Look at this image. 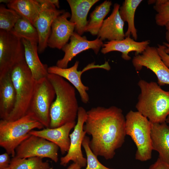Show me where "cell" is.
I'll return each mask as SVG.
<instances>
[{
	"instance_id": "24",
	"label": "cell",
	"mask_w": 169,
	"mask_h": 169,
	"mask_svg": "<svg viewBox=\"0 0 169 169\" xmlns=\"http://www.w3.org/2000/svg\"><path fill=\"white\" fill-rule=\"evenodd\" d=\"M142 0H125L120 6L119 12L120 17L128 24V28L125 33V37L132 35L135 40L138 38L137 30L135 25L136 10Z\"/></svg>"
},
{
	"instance_id": "10",
	"label": "cell",
	"mask_w": 169,
	"mask_h": 169,
	"mask_svg": "<svg viewBox=\"0 0 169 169\" xmlns=\"http://www.w3.org/2000/svg\"><path fill=\"white\" fill-rule=\"evenodd\" d=\"M87 111L82 107H79L77 122L72 133L69 134L70 145L67 154L60 159V164L65 166L71 161L79 164L81 167L87 165L86 158L84 157L81 150L83 139L86 132L84 126L87 118Z\"/></svg>"
},
{
	"instance_id": "2",
	"label": "cell",
	"mask_w": 169,
	"mask_h": 169,
	"mask_svg": "<svg viewBox=\"0 0 169 169\" xmlns=\"http://www.w3.org/2000/svg\"><path fill=\"white\" fill-rule=\"evenodd\" d=\"M47 77L52 84L56 95L50 109L49 128H56L69 123L76 122L79 107L76 89L58 75L49 74Z\"/></svg>"
},
{
	"instance_id": "26",
	"label": "cell",
	"mask_w": 169,
	"mask_h": 169,
	"mask_svg": "<svg viewBox=\"0 0 169 169\" xmlns=\"http://www.w3.org/2000/svg\"><path fill=\"white\" fill-rule=\"evenodd\" d=\"M10 32L21 38L25 39L32 44L38 45V36L37 30L24 18L21 17Z\"/></svg>"
},
{
	"instance_id": "6",
	"label": "cell",
	"mask_w": 169,
	"mask_h": 169,
	"mask_svg": "<svg viewBox=\"0 0 169 169\" xmlns=\"http://www.w3.org/2000/svg\"><path fill=\"white\" fill-rule=\"evenodd\" d=\"M125 119L126 134L131 137L137 148L136 159L141 161L150 160L153 151L151 136V123L138 111L130 110Z\"/></svg>"
},
{
	"instance_id": "25",
	"label": "cell",
	"mask_w": 169,
	"mask_h": 169,
	"mask_svg": "<svg viewBox=\"0 0 169 169\" xmlns=\"http://www.w3.org/2000/svg\"><path fill=\"white\" fill-rule=\"evenodd\" d=\"M112 5L111 1L105 0L95 7L90 14L85 32H89L93 35H97L105 18L110 11Z\"/></svg>"
},
{
	"instance_id": "35",
	"label": "cell",
	"mask_w": 169,
	"mask_h": 169,
	"mask_svg": "<svg viewBox=\"0 0 169 169\" xmlns=\"http://www.w3.org/2000/svg\"><path fill=\"white\" fill-rule=\"evenodd\" d=\"M163 45L165 46V51L166 52L169 54V44L168 43L164 42L163 43Z\"/></svg>"
},
{
	"instance_id": "11",
	"label": "cell",
	"mask_w": 169,
	"mask_h": 169,
	"mask_svg": "<svg viewBox=\"0 0 169 169\" xmlns=\"http://www.w3.org/2000/svg\"><path fill=\"white\" fill-rule=\"evenodd\" d=\"M132 63L136 70L145 67L152 71L156 75L160 86L169 85V68L162 61L156 47L149 45L141 54L133 57Z\"/></svg>"
},
{
	"instance_id": "17",
	"label": "cell",
	"mask_w": 169,
	"mask_h": 169,
	"mask_svg": "<svg viewBox=\"0 0 169 169\" xmlns=\"http://www.w3.org/2000/svg\"><path fill=\"white\" fill-rule=\"evenodd\" d=\"M120 7L119 4H114L111 14L104 21L97 35V38L102 41L119 40L125 38L124 31L125 22L120 14Z\"/></svg>"
},
{
	"instance_id": "7",
	"label": "cell",
	"mask_w": 169,
	"mask_h": 169,
	"mask_svg": "<svg viewBox=\"0 0 169 169\" xmlns=\"http://www.w3.org/2000/svg\"><path fill=\"white\" fill-rule=\"evenodd\" d=\"M55 96L54 89L47 77L35 81L34 91L27 114L44 127L49 128L50 109Z\"/></svg>"
},
{
	"instance_id": "40",
	"label": "cell",
	"mask_w": 169,
	"mask_h": 169,
	"mask_svg": "<svg viewBox=\"0 0 169 169\" xmlns=\"http://www.w3.org/2000/svg\"><path fill=\"white\" fill-rule=\"evenodd\" d=\"M10 169V167H8V168H5V169Z\"/></svg>"
},
{
	"instance_id": "31",
	"label": "cell",
	"mask_w": 169,
	"mask_h": 169,
	"mask_svg": "<svg viewBox=\"0 0 169 169\" xmlns=\"http://www.w3.org/2000/svg\"><path fill=\"white\" fill-rule=\"evenodd\" d=\"M158 52L162 61L169 68V54L165 51V46L163 45L158 44L156 47Z\"/></svg>"
},
{
	"instance_id": "3",
	"label": "cell",
	"mask_w": 169,
	"mask_h": 169,
	"mask_svg": "<svg viewBox=\"0 0 169 169\" xmlns=\"http://www.w3.org/2000/svg\"><path fill=\"white\" fill-rule=\"evenodd\" d=\"M138 85L141 92L136 106L137 111L152 123L165 122L169 115V91L153 81L141 79Z\"/></svg>"
},
{
	"instance_id": "27",
	"label": "cell",
	"mask_w": 169,
	"mask_h": 169,
	"mask_svg": "<svg viewBox=\"0 0 169 169\" xmlns=\"http://www.w3.org/2000/svg\"><path fill=\"white\" fill-rule=\"evenodd\" d=\"M9 167L11 169H49V163L43 158L31 157L21 158L15 156L11 159Z\"/></svg>"
},
{
	"instance_id": "18",
	"label": "cell",
	"mask_w": 169,
	"mask_h": 169,
	"mask_svg": "<svg viewBox=\"0 0 169 169\" xmlns=\"http://www.w3.org/2000/svg\"><path fill=\"white\" fill-rule=\"evenodd\" d=\"M150 43L149 40L137 42L128 36L122 40L106 42L104 44L101 52L104 54L114 51L120 52L122 53L121 56L123 59L129 60L131 59L128 55L130 52H135L136 55L141 54Z\"/></svg>"
},
{
	"instance_id": "28",
	"label": "cell",
	"mask_w": 169,
	"mask_h": 169,
	"mask_svg": "<svg viewBox=\"0 0 169 169\" xmlns=\"http://www.w3.org/2000/svg\"><path fill=\"white\" fill-rule=\"evenodd\" d=\"M21 17L14 10L7 8L3 4H1L0 30L11 31Z\"/></svg>"
},
{
	"instance_id": "20",
	"label": "cell",
	"mask_w": 169,
	"mask_h": 169,
	"mask_svg": "<svg viewBox=\"0 0 169 169\" xmlns=\"http://www.w3.org/2000/svg\"><path fill=\"white\" fill-rule=\"evenodd\" d=\"M16 93L10 72L0 75V118L6 120L13 110Z\"/></svg>"
},
{
	"instance_id": "13",
	"label": "cell",
	"mask_w": 169,
	"mask_h": 169,
	"mask_svg": "<svg viewBox=\"0 0 169 169\" xmlns=\"http://www.w3.org/2000/svg\"><path fill=\"white\" fill-rule=\"evenodd\" d=\"M38 1L41 4V10L34 26L37 30L38 36V52L41 54L48 46L47 41L53 22L57 17L65 11L57 9L52 3L51 0Z\"/></svg>"
},
{
	"instance_id": "22",
	"label": "cell",
	"mask_w": 169,
	"mask_h": 169,
	"mask_svg": "<svg viewBox=\"0 0 169 169\" xmlns=\"http://www.w3.org/2000/svg\"><path fill=\"white\" fill-rule=\"evenodd\" d=\"M24 51L25 59L33 78L37 81L47 77L49 73L47 64L40 61L38 54V44H32L29 41L22 38Z\"/></svg>"
},
{
	"instance_id": "21",
	"label": "cell",
	"mask_w": 169,
	"mask_h": 169,
	"mask_svg": "<svg viewBox=\"0 0 169 169\" xmlns=\"http://www.w3.org/2000/svg\"><path fill=\"white\" fill-rule=\"evenodd\" d=\"M71 11L69 21L75 24V32L82 35L85 32L87 15L91 8L99 0H67Z\"/></svg>"
},
{
	"instance_id": "23",
	"label": "cell",
	"mask_w": 169,
	"mask_h": 169,
	"mask_svg": "<svg viewBox=\"0 0 169 169\" xmlns=\"http://www.w3.org/2000/svg\"><path fill=\"white\" fill-rule=\"evenodd\" d=\"M7 6L34 26L41 10V4L38 0H11Z\"/></svg>"
},
{
	"instance_id": "32",
	"label": "cell",
	"mask_w": 169,
	"mask_h": 169,
	"mask_svg": "<svg viewBox=\"0 0 169 169\" xmlns=\"http://www.w3.org/2000/svg\"><path fill=\"white\" fill-rule=\"evenodd\" d=\"M9 155L6 152L0 155V169H4L9 167L11 161Z\"/></svg>"
},
{
	"instance_id": "4",
	"label": "cell",
	"mask_w": 169,
	"mask_h": 169,
	"mask_svg": "<svg viewBox=\"0 0 169 169\" xmlns=\"http://www.w3.org/2000/svg\"><path fill=\"white\" fill-rule=\"evenodd\" d=\"M10 74L16 93L14 108L6 120L13 121L27 114L33 94L35 81L25 58L12 69Z\"/></svg>"
},
{
	"instance_id": "34",
	"label": "cell",
	"mask_w": 169,
	"mask_h": 169,
	"mask_svg": "<svg viewBox=\"0 0 169 169\" xmlns=\"http://www.w3.org/2000/svg\"><path fill=\"white\" fill-rule=\"evenodd\" d=\"M82 167L78 164L73 162L67 168V169H81ZM49 169H53L50 167Z\"/></svg>"
},
{
	"instance_id": "5",
	"label": "cell",
	"mask_w": 169,
	"mask_h": 169,
	"mask_svg": "<svg viewBox=\"0 0 169 169\" xmlns=\"http://www.w3.org/2000/svg\"><path fill=\"white\" fill-rule=\"evenodd\" d=\"M44 126L27 114L14 120H0V146L12 157L15 155L18 146L30 136L35 129L41 130Z\"/></svg>"
},
{
	"instance_id": "38",
	"label": "cell",
	"mask_w": 169,
	"mask_h": 169,
	"mask_svg": "<svg viewBox=\"0 0 169 169\" xmlns=\"http://www.w3.org/2000/svg\"><path fill=\"white\" fill-rule=\"evenodd\" d=\"M165 27L166 30L169 29V21L166 24Z\"/></svg>"
},
{
	"instance_id": "19",
	"label": "cell",
	"mask_w": 169,
	"mask_h": 169,
	"mask_svg": "<svg viewBox=\"0 0 169 169\" xmlns=\"http://www.w3.org/2000/svg\"><path fill=\"white\" fill-rule=\"evenodd\" d=\"M151 136L153 150L158 152V157L169 164V126L166 121L151 123Z\"/></svg>"
},
{
	"instance_id": "39",
	"label": "cell",
	"mask_w": 169,
	"mask_h": 169,
	"mask_svg": "<svg viewBox=\"0 0 169 169\" xmlns=\"http://www.w3.org/2000/svg\"><path fill=\"white\" fill-rule=\"evenodd\" d=\"M165 121L167 124H169V115L167 117Z\"/></svg>"
},
{
	"instance_id": "15",
	"label": "cell",
	"mask_w": 169,
	"mask_h": 169,
	"mask_svg": "<svg viewBox=\"0 0 169 169\" xmlns=\"http://www.w3.org/2000/svg\"><path fill=\"white\" fill-rule=\"evenodd\" d=\"M70 17L71 14L65 11L54 20L47 41L48 46L60 49L67 44L75 29V24L68 19Z\"/></svg>"
},
{
	"instance_id": "33",
	"label": "cell",
	"mask_w": 169,
	"mask_h": 169,
	"mask_svg": "<svg viewBox=\"0 0 169 169\" xmlns=\"http://www.w3.org/2000/svg\"><path fill=\"white\" fill-rule=\"evenodd\" d=\"M148 169H169V164L158 157L156 161L151 165Z\"/></svg>"
},
{
	"instance_id": "14",
	"label": "cell",
	"mask_w": 169,
	"mask_h": 169,
	"mask_svg": "<svg viewBox=\"0 0 169 169\" xmlns=\"http://www.w3.org/2000/svg\"><path fill=\"white\" fill-rule=\"evenodd\" d=\"M70 41L62 49L64 53L63 58L57 61L56 66L63 68H67L68 64L72 59L81 52L92 49L97 54L104 44L99 38L93 40H88L85 36H81L74 32L71 36Z\"/></svg>"
},
{
	"instance_id": "29",
	"label": "cell",
	"mask_w": 169,
	"mask_h": 169,
	"mask_svg": "<svg viewBox=\"0 0 169 169\" xmlns=\"http://www.w3.org/2000/svg\"><path fill=\"white\" fill-rule=\"evenodd\" d=\"M156 14L155 16L156 24L165 26L169 21V0H156L153 6Z\"/></svg>"
},
{
	"instance_id": "30",
	"label": "cell",
	"mask_w": 169,
	"mask_h": 169,
	"mask_svg": "<svg viewBox=\"0 0 169 169\" xmlns=\"http://www.w3.org/2000/svg\"><path fill=\"white\" fill-rule=\"evenodd\" d=\"M90 138L84 137L82 143L86 156L87 166L85 169H115L107 167L102 164L98 160L97 156L93 152L89 146Z\"/></svg>"
},
{
	"instance_id": "8",
	"label": "cell",
	"mask_w": 169,
	"mask_h": 169,
	"mask_svg": "<svg viewBox=\"0 0 169 169\" xmlns=\"http://www.w3.org/2000/svg\"><path fill=\"white\" fill-rule=\"evenodd\" d=\"M24 58L22 38L11 32L0 30V75L10 72Z\"/></svg>"
},
{
	"instance_id": "12",
	"label": "cell",
	"mask_w": 169,
	"mask_h": 169,
	"mask_svg": "<svg viewBox=\"0 0 169 169\" xmlns=\"http://www.w3.org/2000/svg\"><path fill=\"white\" fill-rule=\"evenodd\" d=\"M79 63V62L76 61L73 66L66 68H61L56 65L50 66L48 69V72L49 74L59 76L68 80L78 91L82 101L86 104L89 100L87 92L89 88L82 82L81 77L82 73L87 70L95 68H102L109 70L110 67L107 61L101 65H96L95 62H93L88 64L82 70L78 71Z\"/></svg>"
},
{
	"instance_id": "37",
	"label": "cell",
	"mask_w": 169,
	"mask_h": 169,
	"mask_svg": "<svg viewBox=\"0 0 169 169\" xmlns=\"http://www.w3.org/2000/svg\"><path fill=\"white\" fill-rule=\"evenodd\" d=\"M156 0H149L148 1V3L149 4L155 3Z\"/></svg>"
},
{
	"instance_id": "36",
	"label": "cell",
	"mask_w": 169,
	"mask_h": 169,
	"mask_svg": "<svg viewBox=\"0 0 169 169\" xmlns=\"http://www.w3.org/2000/svg\"><path fill=\"white\" fill-rule=\"evenodd\" d=\"M165 38L167 41V43L169 44V29L167 30L166 33Z\"/></svg>"
},
{
	"instance_id": "16",
	"label": "cell",
	"mask_w": 169,
	"mask_h": 169,
	"mask_svg": "<svg viewBox=\"0 0 169 169\" xmlns=\"http://www.w3.org/2000/svg\"><path fill=\"white\" fill-rule=\"evenodd\" d=\"M76 125V122L67 123L58 127L46 128L38 130H33L29 134L43 138L57 145L63 155L67 152L69 148L70 132Z\"/></svg>"
},
{
	"instance_id": "9",
	"label": "cell",
	"mask_w": 169,
	"mask_h": 169,
	"mask_svg": "<svg viewBox=\"0 0 169 169\" xmlns=\"http://www.w3.org/2000/svg\"><path fill=\"white\" fill-rule=\"evenodd\" d=\"M59 148L56 144L43 138L30 135L16 148L15 156L21 158H47L57 163Z\"/></svg>"
},
{
	"instance_id": "1",
	"label": "cell",
	"mask_w": 169,
	"mask_h": 169,
	"mask_svg": "<svg viewBox=\"0 0 169 169\" xmlns=\"http://www.w3.org/2000/svg\"><path fill=\"white\" fill-rule=\"evenodd\" d=\"M84 126L91 136L89 146L97 156L111 159L124 143L126 135L125 119L122 110L116 106L93 107L87 111Z\"/></svg>"
}]
</instances>
